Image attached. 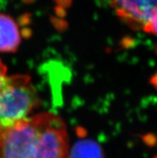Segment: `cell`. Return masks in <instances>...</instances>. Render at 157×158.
I'll use <instances>...</instances> for the list:
<instances>
[{
  "instance_id": "cell-4",
  "label": "cell",
  "mask_w": 157,
  "mask_h": 158,
  "mask_svg": "<svg viewBox=\"0 0 157 158\" xmlns=\"http://www.w3.org/2000/svg\"><path fill=\"white\" fill-rule=\"evenodd\" d=\"M21 43L18 23L13 18L0 13V52H14Z\"/></svg>"
},
{
  "instance_id": "cell-7",
  "label": "cell",
  "mask_w": 157,
  "mask_h": 158,
  "mask_svg": "<svg viewBox=\"0 0 157 158\" xmlns=\"http://www.w3.org/2000/svg\"><path fill=\"white\" fill-rule=\"evenodd\" d=\"M6 76H7L6 75V67L2 63V60L0 59V86H1L2 81H3Z\"/></svg>"
},
{
  "instance_id": "cell-6",
  "label": "cell",
  "mask_w": 157,
  "mask_h": 158,
  "mask_svg": "<svg viewBox=\"0 0 157 158\" xmlns=\"http://www.w3.org/2000/svg\"><path fill=\"white\" fill-rule=\"evenodd\" d=\"M143 31L147 33H151L157 36V9L151 17L149 23L147 24V26L144 27Z\"/></svg>"
},
{
  "instance_id": "cell-5",
  "label": "cell",
  "mask_w": 157,
  "mask_h": 158,
  "mask_svg": "<svg viewBox=\"0 0 157 158\" xmlns=\"http://www.w3.org/2000/svg\"><path fill=\"white\" fill-rule=\"evenodd\" d=\"M69 158H103L100 147L90 140L76 143Z\"/></svg>"
},
{
  "instance_id": "cell-3",
  "label": "cell",
  "mask_w": 157,
  "mask_h": 158,
  "mask_svg": "<svg viewBox=\"0 0 157 158\" xmlns=\"http://www.w3.org/2000/svg\"><path fill=\"white\" fill-rule=\"evenodd\" d=\"M114 10L131 29L143 31L157 9V0H111Z\"/></svg>"
},
{
  "instance_id": "cell-2",
  "label": "cell",
  "mask_w": 157,
  "mask_h": 158,
  "mask_svg": "<svg viewBox=\"0 0 157 158\" xmlns=\"http://www.w3.org/2000/svg\"><path fill=\"white\" fill-rule=\"evenodd\" d=\"M39 105V97L27 75L6 76L0 86V128L30 116Z\"/></svg>"
},
{
  "instance_id": "cell-1",
  "label": "cell",
  "mask_w": 157,
  "mask_h": 158,
  "mask_svg": "<svg viewBox=\"0 0 157 158\" xmlns=\"http://www.w3.org/2000/svg\"><path fill=\"white\" fill-rule=\"evenodd\" d=\"M66 124L50 112L0 128V158H69Z\"/></svg>"
},
{
  "instance_id": "cell-8",
  "label": "cell",
  "mask_w": 157,
  "mask_h": 158,
  "mask_svg": "<svg viewBox=\"0 0 157 158\" xmlns=\"http://www.w3.org/2000/svg\"><path fill=\"white\" fill-rule=\"evenodd\" d=\"M153 82L155 83V85H156V86H157V76H155V78H154V80H153Z\"/></svg>"
}]
</instances>
